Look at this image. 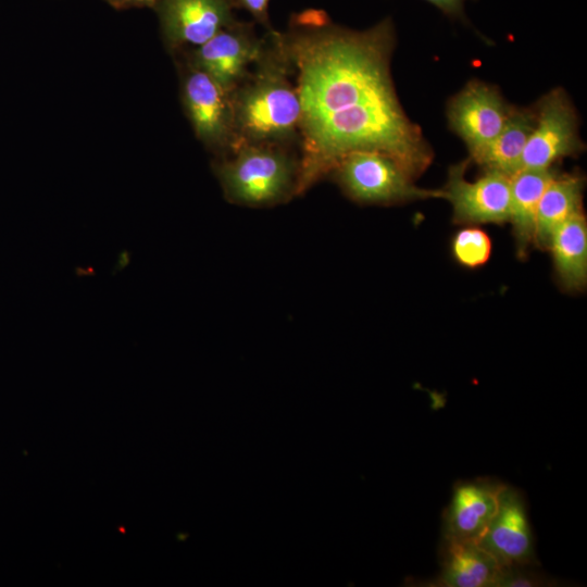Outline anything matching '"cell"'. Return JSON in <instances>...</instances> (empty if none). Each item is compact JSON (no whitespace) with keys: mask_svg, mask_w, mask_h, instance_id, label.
<instances>
[{"mask_svg":"<svg viewBox=\"0 0 587 587\" xmlns=\"http://www.w3.org/2000/svg\"><path fill=\"white\" fill-rule=\"evenodd\" d=\"M504 485L489 477L459 480L442 514V539L478 542L497 512Z\"/></svg>","mask_w":587,"mask_h":587,"instance_id":"obj_12","label":"cell"},{"mask_svg":"<svg viewBox=\"0 0 587 587\" xmlns=\"http://www.w3.org/2000/svg\"><path fill=\"white\" fill-rule=\"evenodd\" d=\"M330 174L344 192L360 203L390 204L444 198L442 189L417 187L395 160L379 152L350 153L337 163Z\"/></svg>","mask_w":587,"mask_h":587,"instance_id":"obj_4","label":"cell"},{"mask_svg":"<svg viewBox=\"0 0 587 587\" xmlns=\"http://www.w3.org/2000/svg\"><path fill=\"white\" fill-rule=\"evenodd\" d=\"M263 46L264 38L255 36L252 23L236 20L191 52L190 66L232 95L261 55Z\"/></svg>","mask_w":587,"mask_h":587,"instance_id":"obj_7","label":"cell"},{"mask_svg":"<svg viewBox=\"0 0 587 587\" xmlns=\"http://www.w3.org/2000/svg\"><path fill=\"white\" fill-rule=\"evenodd\" d=\"M238 7L246 9L257 22L264 25L267 30L273 29L268 20L270 0H237Z\"/></svg>","mask_w":587,"mask_h":587,"instance_id":"obj_20","label":"cell"},{"mask_svg":"<svg viewBox=\"0 0 587 587\" xmlns=\"http://www.w3.org/2000/svg\"><path fill=\"white\" fill-rule=\"evenodd\" d=\"M555 176L552 168L520 170L510 177V215L517 255L523 259L534 243L538 205Z\"/></svg>","mask_w":587,"mask_h":587,"instance_id":"obj_14","label":"cell"},{"mask_svg":"<svg viewBox=\"0 0 587 587\" xmlns=\"http://www.w3.org/2000/svg\"><path fill=\"white\" fill-rule=\"evenodd\" d=\"M437 7L450 17L463 16V4L465 0H426Z\"/></svg>","mask_w":587,"mask_h":587,"instance_id":"obj_21","label":"cell"},{"mask_svg":"<svg viewBox=\"0 0 587 587\" xmlns=\"http://www.w3.org/2000/svg\"><path fill=\"white\" fill-rule=\"evenodd\" d=\"M534 128L526 142L521 170H547L564 158L583 150L577 116L561 88L546 93L539 101Z\"/></svg>","mask_w":587,"mask_h":587,"instance_id":"obj_5","label":"cell"},{"mask_svg":"<svg viewBox=\"0 0 587 587\" xmlns=\"http://www.w3.org/2000/svg\"><path fill=\"white\" fill-rule=\"evenodd\" d=\"M469 160L452 165L444 199L452 205L455 224H502L510 215V177L495 171H485L474 182L465 178Z\"/></svg>","mask_w":587,"mask_h":587,"instance_id":"obj_6","label":"cell"},{"mask_svg":"<svg viewBox=\"0 0 587 587\" xmlns=\"http://www.w3.org/2000/svg\"><path fill=\"white\" fill-rule=\"evenodd\" d=\"M491 251L492 243L489 235L475 225H469L458 230L451 241V252L454 260L469 268L486 264Z\"/></svg>","mask_w":587,"mask_h":587,"instance_id":"obj_18","label":"cell"},{"mask_svg":"<svg viewBox=\"0 0 587 587\" xmlns=\"http://www.w3.org/2000/svg\"><path fill=\"white\" fill-rule=\"evenodd\" d=\"M533 566L503 569L498 587L504 586H549L552 582L545 574L535 572Z\"/></svg>","mask_w":587,"mask_h":587,"instance_id":"obj_19","label":"cell"},{"mask_svg":"<svg viewBox=\"0 0 587 587\" xmlns=\"http://www.w3.org/2000/svg\"><path fill=\"white\" fill-rule=\"evenodd\" d=\"M535 121L534 110L512 107L500 134L472 161L485 171H495L511 177L522 168L523 152Z\"/></svg>","mask_w":587,"mask_h":587,"instance_id":"obj_17","label":"cell"},{"mask_svg":"<svg viewBox=\"0 0 587 587\" xmlns=\"http://www.w3.org/2000/svg\"><path fill=\"white\" fill-rule=\"evenodd\" d=\"M511 109L496 88L479 80L469 82L450 100L449 124L465 142L471 161L500 134Z\"/></svg>","mask_w":587,"mask_h":587,"instance_id":"obj_8","label":"cell"},{"mask_svg":"<svg viewBox=\"0 0 587 587\" xmlns=\"http://www.w3.org/2000/svg\"><path fill=\"white\" fill-rule=\"evenodd\" d=\"M110 5L115 9H128L139 7L155 8L161 0H105Z\"/></svg>","mask_w":587,"mask_h":587,"instance_id":"obj_22","label":"cell"},{"mask_svg":"<svg viewBox=\"0 0 587 587\" xmlns=\"http://www.w3.org/2000/svg\"><path fill=\"white\" fill-rule=\"evenodd\" d=\"M215 166L224 197L246 207H268L297 196L299 161L283 145L241 143Z\"/></svg>","mask_w":587,"mask_h":587,"instance_id":"obj_3","label":"cell"},{"mask_svg":"<svg viewBox=\"0 0 587 587\" xmlns=\"http://www.w3.org/2000/svg\"><path fill=\"white\" fill-rule=\"evenodd\" d=\"M503 569L477 542L442 539L436 587H498Z\"/></svg>","mask_w":587,"mask_h":587,"instance_id":"obj_13","label":"cell"},{"mask_svg":"<svg viewBox=\"0 0 587 587\" xmlns=\"http://www.w3.org/2000/svg\"><path fill=\"white\" fill-rule=\"evenodd\" d=\"M477 544L504 569L538 564L526 503L520 490L504 485L497 512Z\"/></svg>","mask_w":587,"mask_h":587,"instance_id":"obj_9","label":"cell"},{"mask_svg":"<svg viewBox=\"0 0 587 587\" xmlns=\"http://www.w3.org/2000/svg\"><path fill=\"white\" fill-rule=\"evenodd\" d=\"M583 188L582 177L555 174L539 201L534 245L547 249L554 230L573 215L583 212Z\"/></svg>","mask_w":587,"mask_h":587,"instance_id":"obj_16","label":"cell"},{"mask_svg":"<svg viewBox=\"0 0 587 587\" xmlns=\"http://www.w3.org/2000/svg\"><path fill=\"white\" fill-rule=\"evenodd\" d=\"M548 249L560 284L567 291H583L587 285V222L579 212L552 234Z\"/></svg>","mask_w":587,"mask_h":587,"instance_id":"obj_15","label":"cell"},{"mask_svg":"<svg viewBox=\"0 0 587 587\" xmlns=\"http://www.w3.org/2000/svg\"><path fill=\"white\" fill-rule=\"evenodd\" d=\"M183 100L196 136L212 149L232 150L235 133L230 93L190 66L183 84Z\"/></svg>","mask_w":587,"mask_h":587,"instance_id":"obj_10","label":"cell"},{"mask_svg":"<svg viewBox=\"0 0 587 587\" xmlns=\"http://www.w3.org/2000/svg\"><path fill=\"white\" fill-rule=\"evenodd\" d=\"M280 37L301 105L297 196L358 151L388 155L413 179L426 171L433 151L404 113L390 74L391 18L352 30L309 9L292 14Z\"/></svg>","mask_w":587,"mask_h":587,"instance_id":"obj_1","label":"cell"},{"mask_svg":"<svg viewBox=\"0 0 587 587\" xmlns=\"http://www.w3.org/2000/svg\"><path fill=\"white\" fill-rule=\"evenodd\" d=\"M254 70L232 92L235 145L285 146L299 137L301 105L280 33L267 30Z\"/></svg>","mask_w":587,"mask_h":587,"instance_id":"obj_2","label":"cell"},{"mask_svg":"<svg viewBox=\"0 0 587 587\" xmlns=\"http://www.w3.org/2000/svg\"><path fill=\"white\" fill-rule=\"evenodd\" d=\"M235 8L237 0H161L155 7L172 49L207 42L236 21Z\"/></svg>","mask_w":587,"mask_h":587,"instance_id":"obj_11","label":"cell"}]
</instances>
